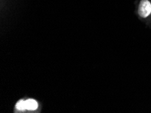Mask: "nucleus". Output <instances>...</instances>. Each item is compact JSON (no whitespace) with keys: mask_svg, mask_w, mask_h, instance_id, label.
Wrapping results in <instances>:
<instances>
[{"mask_svg":"<svg viewBox=\"0 0 151 113\" xmlns=\"http://www.w3.org/2000/svg\"><path fill=\"white\" fill-rule=\"evenodd\" d=\"M26 104V109L29 110H35L38 108V104L37 101L33 99H29L25 101Z\"/></svg>","mask_w":151,"mask_h":113,"instance_id":"f03ea898","label":"nucleus"},{"mask_svg":"<svg viewBox=\"0 0 151 113\" xmlns=\"http://www.w3.org/2000/svg\"><path fill=\"white\" fill-rule=\"evenodd\" d=\"M151 13V4L148 0H142L138 8V14L141 17L146 18Z\"/></svg>","mask_w":151,"mask_h":113,"instance_id":"f257e3e1","label":"nucleus"},{"mask_svg":"<svg viewBox=\"0 0 151 113\" xmlns=\"http://www.w3.org/2000/svg\"><path fill=\"white\" fill-rule=\"evenodd\" d=\"M16 108L19 111H23L26 109V104H25L24 100H19L16 105Z\"/></svg>","mask_w":151,"mask_h":113,"instance_id":"7ed1b4c3","label":"nucleus"}]
</instances>
